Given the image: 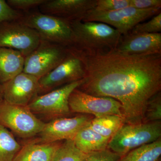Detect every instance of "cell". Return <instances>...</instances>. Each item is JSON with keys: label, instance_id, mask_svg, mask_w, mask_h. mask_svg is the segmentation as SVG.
<instances>
[{"label": "cell", "instance_id": "6da1fadb", "mask_svg": "<svg viewBox=\"0 0 161 161\" xmlns=\"http://www.w3.org/2000/svg\"><path fill=\"white\" fill-rule=\"evenodd\" d=\"M78 50L86 72L78 89L118 101L125 124L142 123L148 102L161 92V55L125 54L115 50L90 54Z\"/></svg>", "mask_w": 161, "mask_h": 161}, {"label": "cell", "instance_id": "7a4b0ae2", "mask_svg": "<svg viewBox=\"0 0 161 161\" xmlns=\"http://www.w3.org/2000/svg\"><path fill=\"white\" fill-rule=\"evenodd\" d=\"M73 31L71 46L87 53L114 50L122 35L112 26L97 22L70 21Z\"/></svg>", "mask_w": 161, "mask_h": 161}, {"label": "cell", "instance_id": "3957f363", "mask_svg": "<svg viewBox=\"0 0 161 161\" xmlns=\"http://www.w3.org/2000/svg\"><path fill=\"white\" fill-rule=\"evenodd\" d=\"M161 121L125 124L110 139L108 149L122 157L130 151L161 138Z\"/></svg>", "mask_w": 161, "mask_h": 161}, {"label": "cell", "instance_id": "277c9868", "mask_svg": "<svg viewBox=\"0 0 161 161\" xmlns=\"http://www.w3.org/2000/svg\"><path fill=\"white\" fill-rule=\"evenodd\" d=\"M18 21L36 31L41 40L71 46L73 31L69 20L32 10L23 13Z\"/></svg>", "mask_w": 161, "mask_h": 161}, {"label": "cell", "instance_id": "5b68a950", "mask_svg": "<svg viewBox=\"0 0 161 161\" xmlns=\"http://www.w3.org/2000/svg\"><path fill=\"white\" fill-rule=\"evenodd\" d=\"M85 68L78 50L68 47L66 58L54 69L39 79L38 95H43L86 78Z\"/></svg>", "mask_w": 161, "mask_h": 161}, {"label": "cell", "instance_id": "8992f818", "mask_svg": "<svg viewBox=\"0 0 161 161\" xmlns=\"http://www.w3.org/2000/svg\"><path fill=\"white\" fill-rule=\"evenodd\" d=\"M161 9H139L129 6L113 11H98L93 9L88 11L80 21L105 23L117 30L121 35H125L139 23L161 12Z\"/></svg>", "mask_w": 161, "mask_h": 161}, {"label": "cell", "instance_id": "52a82bcc", "mask_svg": "<svg viewBox=\"0 0 161 161\" xmlns=\"http://www.w3.org/2000/svg\"><path fill=\"white\" fill-rule=\"evenodd\" d=\"M0 124L23 138L40 134L45 125L27 106L12 104L4 100L0 103Z\"/></svg>", "mask_w": 161, "mask_h": 161}, {"label": "cell", "instance_id": "ba28073f", "mask_svg": "<svg viewBox=\"0 0 161 161\" xmlns=\"http://www.w3.org/2000/svg\"><path fill=\"white\" fill-rule=\"evenodd\" d=\"M68 53V47L41 40L37 47L25 58L23 72L40 79L57 67Z\"/></svg>", "mask_w": 161, "mask_h": 161}, {"label": "cell", "instance_id": "9c48e42d", "mask_svg": "<svg viewBox=\"0 0 161 161\" xmlns=\"http://www.w3.org/2000/svg\"><path fill=\"white\" fill-rule=\"evenodd\" d=\"M84 78L68 84L43 95H38L30 103L27 108L34 114L57 118L64 117L71 112L69 99L76 89L83 83Z\"/></svg>", "mask_w": 161, "mask_h": 161}, {"label": "cell", "instance_id": "30bf717a", "mask_svg": "<svg viewBox=\"0 0 161 161\" xmlns=\"http://www.w3.org/2000/svg\"><path fill=\"white\" fill-rule=\"evenodd\" d=\"M37 32L19 21L0 24V47L18 51L26 58L40 44Z\"/></svg>", "mask_w": 161, "mask_h": 161}, {"label": "cell", "instance_id": "8fae6325", "mask_svg": "<svg viewBox=\"0 0 161 161\" xmlns=\"http://www.w3.org/2000/svg\"><path fill=\"white\" fill-rule=\"evenodd\" d=\"M71 112L91 114L95 117L117 115L123 117L120 103L113 98L89 95L77 88L72 92L69 99Z\"/></svg>", "mask_w": 161, "mask_h": 161}, {"label": "cell", "instance_id": "7c38bea8", "mask_svg": "<svg viewBox=\"0 0 161 161\" xmlns=\"http://www.w3.org/2000/svg\"><path fill=\"white\" fill-rule=\"evenodd\" d=\"M39 80L33 75L22 72L1 84L3 100L12 104L27 106L38 95Z\"/></svg>", "mask_w": 161, "mask_h": 161}, {"label": "cell", "instance_id": "4fadbf2b", "mask_svg": "<svg viewBox=\"0 0 161 161\" xmlns=\"http://www.w3.org/2000/svg\"><path fill=\"white\" fill-rule=\"evenodd\" d=\"M92 119L88 115H81L74 117H59L45 123L39 134L38 142L50 143L61 140H73L78 131Z\"/></svg>", "mask_w": 161, "mask_h": 161}, {"label": "cell", "instance_id": "5bb4252c", "mask_svg": "<svg viewBox=\"0 0 161 161\" xmlns=\"http://www.w3.org/2000/svg\"><path fill=\"white\" fill-rule=\"evenodd\" d=\"M115 51L128 55H161V33L122 35Z\"/></svg>", "mask_w": 161, "mask_h": 161}, {"label": "cell", "instance_id": "9a60e30c", "mask_svg": "<svg viewBox=\"0 0 161 161\" xmlns=\"http://www.w3.org/2000/svg\"><path fill=\"white\" fill-rule=\"evenodd\" d=\"M96 0H47L39 6L40 12L65 19L81 20L94 9Z\"/></svg>", "mask_w": 161, "mask_h": 161}, {"label": "cell", "instance_id": "2e32d148", "mask_svg": "<svg viewBox=\"0 0 161 161\" xmlns=\"http://www.w3.org/2000/svg\"><path fill=\"white\" fill-rule=\"evenodd\" d=\"M62 143H42L37 140L29 142L22 147L14 161H51Z\"/></svg>", "mask_w": 161, "mask_h": 161}, {"label": "cell", "instance_id": "e0dca14e", "mask_svg": "<svg viewBox=\"0 0 161 161\" xmlns=\"http://www.w3.org/2000/svg\"><path fill=\"white\" fill-rule=\"evenodd\" d=\"M25 58L18 51L0 47V84L23 72Z\"/></svg>", "mask_w": 161, "mask_h": 161}, {"label": "cell", "instance_id": "ac0fdd59", "mask_svg": "<svg viewBox=\"0 0 161 161\" xmlns=\"http://www.w3.org/2000/svg\"><path fill=\"white\" fill-rule=\"evenodd\" d=\"M89 122L78 131L73 139L75 146L86 154L108 149L110 139L93 131L89 126Z\"/></svg>", "mask_w": 161, "mask_h": 161}, {"label": "cell", "instance_id": "d6986e66", "mask_svg": "<svg viewBox=\"0 0 161 161\" xmlns=\"http://www.w3.org/2000/svg\"><path fill=\"white\" fill-rule=\"evenodd\" d=\"M124 124L123 117L117 115H106L92 119L88 125L98 134L111 139Z\"/></svg>", "mask_w": 161, "mask_h": 161}, {"label": "cell", "instance_id": "ffe728a7", "mask_svg": "<svg viewBox=\"0 0 161 161\" xmlns=\"http://www.w3.org/2000/svg\"><path fill=\"white\" fill-rule=\"evenodd\" d=\"M161 155V139L134 149L119 161H157Z\"/></svg>", "mask_w": 161, "mask_h": 161}, {"label": "cell", "instance_id": "44dd1931", "mask_svg": "<svg viewBox=\"0 0 161 161\" xmlns=\"http://www.w3.org/2000/svg\"><path fill=\"white\" fill-rule=\"evenodd\" d=\"M21 148L12 133L0 124V161H14Z\"/></svg>", "mask_w": 161, "mask_h": 161}, {"label": "cell", "instance_id": "7402d4cb", "mask_svg": "<svg viewBox=\"0 0 161 161\" xmlns=\"http://www.w3.org/2000/svg\"><path fill=\"white\" fill-rule=\"evenodd\" d=\"M88 154L78 150L74 141L69 140L61 143L51 161H81Z\"/></svg>", "mask_w": 161, "mask_h": 161}, {"label": "cell", "instance_id": "603a6c76", "mask_svg": "<svg viewBox=\"0 0 161 161\" xmlns=\"http://www.w3.org/2000/svg\"><path fill=\"white\" fill-rule=\"evenodd\" d=\"M161 93L158 92L150 98L147 103L143 122L161 121Z\"/></svg>", "mask_w": 161, "mask_h": 161}, {"label": "cell", "instance_id": "cb8c5ba5", "mask_svg": "<svg viewBox=\"0 0 161 161\" xmlns=\"http://www.w3.org/2000/svg\"><path fill=\"white\" fill-rule=\"evenodd\" d=\"M161 32V12L150 21L140 23L134 26L130 33L132 34L159 33Z\"/></svg>", "mask_w": 161, "mask_h": 161}, {"label": "cell", "instance_id": "d4e9b609", "mask_svg": "<svg viewBox=\"0 0 161 161\" xmlns=\"http://www.w3.org/2000/svg\"><path fill=\"white\" fill-rule=\"evenodd\" d=\"M130 6V0H96L94 10L113 11Z\"/></svg>", "mask_w": 161, "mask_h": 161}, {"label": "cell", "instance_id": "484cf974", "mask_svg": "<svg viewBox=\"0 0 161 161\" xmlns=\"http://www.w3.org/2000/svg\"><path fill=\"white\" fill-rule=\"evenodd\" d=\"M23 13L12 8L5 0H0V24L4 22L18 21Z\"/></svg>", "mask_w": 161, "mask_h": 161}, {"label": "cell", "instance_id": "4316f807", "mask_svg": "<svg viewBox=\"0 0 161 161\" xmlns=\"http://www.w3.org/2000/svg\"><path fill=\"white\" fill-rule=\"evenodd\" d=\"M47 0H8L7 3L13 8L23 13L28 12L39 7Z\"/></svg>", "mask_w": 161, "mask_h": 161}, {"label": "cell", "instance_id": "83f0119b", "mask_svg": "<svg viewBox=\"0 0 161 161\" xmlns=\"http://www.w3.org/2000/svg\"><path fill=\"white\" fill-rule=\"evenodd\" d=\"M121 156L109 149L88 153L81 161H119Z\"/></svg>", "mask_w": 161, "mask_h": 161}, {"label": "cell", "instance_id": "f1b7e54d", "mask_svg": "<svg viewBox=\"0 0 161 161\" xmlns=\"http://www.w3.org/2000/svg\"><path fill=\"white\" fill-rule=\"evenodd\" d=\"M130 6L139 9L161 8V0H130Z\"/></svg>", "mask_w": 161, "mask_h": 161}, {"label": "cell", "instance_id": "f546056e", "mask_svg": "<svg viewBox=\"0 0 161 161\" xmlns=\"http://www.w3.org/2000/svg\"><path fill=\"white\" fill-rule=\"evenodd\" d=\"M3 95H2V90H1V84H0V103H1V102L3 101Z\"/></svg>", "mask_w": 161, "mask_h": 161}, {"label": "cell", "instance_id": "4dcf8cb0", "mask_svg": "<svg viewBox=\"0 0 161 161\" xmlns=\"http://www.w3.org/2000/svg\"><path fill=\"white\" fill-rule=\"evenodd\" d=\"M161 161L160 159H159L158 161Z\"/></svg>", "mask_w": 161, "mask_h": 161}]
</instances>
